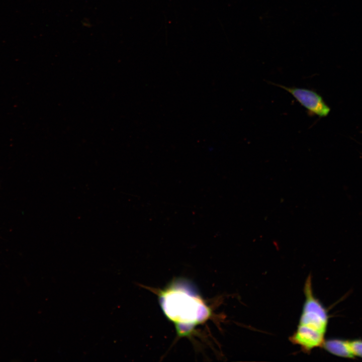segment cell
I'll use <instances>...</instances> for the list:
<instances>
[{"mask_svg": "<svg viewBox=\"0 0 362 362\" xmlns=\"http://www.w3.org/2000/svg\"><path fill=\"white\" fill-rule=\"evenodd\" d=\"M304 293L305 301L299 323L289 340L309 354L313 349L323 346L328 315L326 309L313 294L310 275L305 283Z\"/></svg>", "mask_w": 362, "mask_h": 362, "instance_id": "6da1fadb", "label": "cell"}, {"mask_svg": "<svg viewBox=\"0 0 362 362\" xmlns=\"http://www.w3.org/2000/svg\"><path fill=\"white\" fill-rule=\"evenodd\" d=\"M272 83L291 94L310 114L315 115L319 117H324L327 116L330 111V108L325 103L322 97L313 90L296 87H288Z\"/></svg>", "mask_w": 362, "mask_h": 362, "instance_id": "7a4b0ae2", "label": "cell"}, {"mask_svg": "<svg viewBox=\"0 0 362 362\" xmlns=\"http://www.w3.org/2000/svg\"><path fill=\"white\" fill-rule=\"evenodd\" d=\"M328 352L344 358H353L349 345V340L330 339L325 340L322 346Z\"/></svg>", "mask_w": 362, "mask_h": 362, "instance_id": "3957f363", "label": "cell"}, {"mask_svg": "<svg viewBox=\"0 0 362 362\" xmlns=\"http://www.w3.org/2000/svg\"><path fill=\"white\" fill-rule=\"evenodd\" d=\"M349 345L353 357L358 356L362 358V340H349Z\"/></svg>", "mask_w": 362, "mask_h": 362, "instance_id": "277c9868", "label": "cell"}]
</instances>
